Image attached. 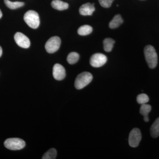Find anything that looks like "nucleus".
I'll use <instances>...</instances> for the list:
<instances>
[{
	"instance_id": "nucleus-1",
	"label": "nucleus",
	"mask_w": 159,
	"mask_h": 159,
	"mask_svg": "<svg viewBox=\"0 0 159 159\" xmlns=\"http://www.w3.org/2000/svg\"><path fill=\"white\" fill-rule=\"evenodd\" d=\"M144 54L149 67L151 69L155 68L158 62L157 55L155 49L152 46H146L144 49Z\"/></svg>"
},
{
	"instance_id": "nucleus-2",
	"label": "nucleus",
	"mask_w": 159,
	"mask_h": 159,
	"mask_svg": "<svg viewBox=\"0 0 159 159\" xmlns=\"http://www.w3.org/2000/svg\"><path fill=\"white\" fill-rule=\"evenodd\" d=\"M93 78V75L91 73L83 72L76 77L74 84L75 88L78 90L83 89L92 81Z\"/></svg>"
},
{
	"instance_id": "nucleus-3",
	"label": "nucleus",
	"mask_w": 159,
	"mask_h": 159,
	"mask_svg": "<svg viewBox=\"0 0 159 159\" xmlns=\"http://www.w3.org/2000/svg\"><path fill=\"white\" fill-rule=\"evenodd\" d=\"M24 19L28 26L32 29H37L39 25V15L33 10L27 11L24 15Z\"/></svg>"
},
{
	"instance_id": "nucleus-4",
	"label": "nucleus",
	"mask_w": 159,
	"mask_h": 159,
	"mask_svg": "<svg viewBox=\"0 0 159 159\" xmlns=\"http://www.w3.org/2000/svg\"><path fill=\"white\" fill-rule=\"evenodd\" d=\"M4 145L10 150H20L25 146V142L22 139L19 138H11L6 139L4 142Z\"/></svg>"
},
{
	"instance_id": "nucleus-5",
	"label": "nucleus",
	"mask_w": 159,
	"mask_h": 159,
	"mask_svg": "<svg viewBox=\"0 0 159 159\" xmlns=\"http://www.w3.org/2000/svg\"><path fill=\"white\" fill-rule=\"evenodd\" d=\"M60 39L58 36H54L51 38L46 42L45 48L48 53H54L59 49L61 45Z\"/></svg>"
},
{
	"instance_id": "nucleus-6",
	"label": "nucleus",
	"mask_w": 159,
	"mask_h": 159,
	"mask_svg": "<svg viewBox=\"0 0 159 159\" xmlns=\"http://www.w3.org/2000/svg\"><path fill=\"white\" fill-rule=\"evenodd\" d=\"M142 139V134L140 129L134 128L130 132L129 137V144L131 147L136 148L139 146Z\"/></svg>"
},
{
	"instance_id": "nucleus-7",
	"label": "nucleus",
	"mask_w": 159,
	"mask_h": 159,
	"mask_svg": "<svg viewBox=\"0 0 159 159\" xmlns=\"http://www.w3.org/2000/svg\"><path fill=\"white\" fill-rule=\"evenodd\" d=\"M107 61V57L104 54L96 53L92 55L90 60V63L93 67H100L104 65Z\"/></svg>"
},
{
	"instance_id": "nucleus-8",
	"label": "nucleus",
	"mask_w": 159,
	"mask_h": 159,
	"mask_svg": "<svg viewBox=\"0 0 159 159\" xmlns=\"http://www.w3.org/2000/svg\"><path fill=\"white\" fill-rule=\"evenodd\" d=\"M14 39L18 45L24 48H28L30 46L29 38L21 32H16L14 35Z\"/></svg>"
},
{
	"instance_id": "nucleus-9",
	"label": "nucleus",
	"mask_w": 159,
	"mask_h": 159,
	"mask_svg": "<svg viewBox=\"0 0 159 159\" xmlns=\"http://www.w3.org/2000/svg\"><path fill=\"white\" fill-rule=\"evenodd\" d=\"M53 75L54 79L61 80L64 79L66 76L65 69L59 64L54 65L53 69Z\"/></svg>"
},
{
	"instance_id": "nucleus-10",
	"label": "nucleus",
	"mask_w": 159,
	"mask_h": 159,
	"mask_svg": "<svg viewBox=\"0 0 159 159\" xmlns=\"http://www.w3.org/2000/svg\"><path fill=\"white\" fill-rule=\"evenodd\" d=\"M94 4L90 3L83 4L79 9V12L83 16H91L95 11Z\"/></svg>"
},
{
	"instance_id": "nucleus-11",
	"label": "nucleus",
	"mask_w": 159,
	"mask_h": 159,
	"mask_svg": "<svg viewBox=\"0 0 159 159\" xmlns=\"http://www.w3.org/2000/svg\"><path fill=\"white\" fill-rule=\"evenodd\" d=\"M51 6L54 9L60 11L66 10L69 7L68 3L64 2L60 0H54L52 1Z\"/></svg>"
},
{
	"instance_id": "nucleus-12",
	"label": "nucleus",
	"mask_w": 159,
	"mask_h": 159,
	"mask_svg": "<svg viewBox=\"0 0 159 159\" xmlns=\"http://www.w3.org/2000/svg\"><path fill=\"white\" fill-rule=\"evenodd\" d=\"M151 106L149 104L145 103V104H142L141 106L140 109V113L144 116V120L145 122H148L149 121L148 115L151 110Z\"/></svg>"
},
{
	"instance_id": "nucleus-13",
	"label": "nucleus",
	"mask_w": 159,
	"mask_h": 159,
	"mask_svg": "<svg viewBox=\"0 0 159 159\" xmlns=\"http://www.w3.org/2000/svg\"><path fill=\"white\" fill-rule=\"evenodd\" d=\"M123 20L122 16L120 15H116L114 16L113 19L109 23L110 28L111 29H116L121 25L123 23Z\"/></svg>"
},
{
	"instance_id": "nucleus-14",
	"label": "nucleus",
	"mask_w": 159,
	"mask_h": 159,
	"mask_svg": "<svg viewBox=\"0 0 159 159\" xmlns=\"http://www.w3.org/2000/svg\"><path fill=\"white\" fill-rule=\"evenodd\" d=\"M150 134L153 138H157L159 136V117L154 122L150 128Z\"/></svg>"
},
{
	"instance_id": "nucleus-15",
	"label": "nucleus",
	"mask_w": 159,
	"mask_h": 159,
	"mask_svg": "<svg viewBox=\"0 0 159 159\" xmlns=\"http://www.w3.org/2000/svg\"><path fill=\"white\" fill-rule=\"evenodd\" d=\"M93 31V28L88 25H84L80 27L77 32L79 35H87L90 34Z\"/></svg>"
},
{
	"instance_id": "nucleus-16",
	"label": "nucleus",
	"mask_w": 159,
	"mask_h": 159,
	"mask_svg": "<svg viewBox=\"0 0 159 159\" xmlns=\"http://www.w3.org/2000/svg\"><path fill=\"white\" fill-rule=\"evenodd\" d=\"M115 43V40L112 39H105L103 41V48L105 51L107 52L111 51Z\"/></svg>"
},
{
	"instance_id": "nucleus-17",
	"label": "nucleus",
	"mask_w": 159,
	"mask_h": 159,
	"mask_svg": "<svg viewBox=\"0 0 159 159\" xmlns=\"http://www.w3.org/2000/svg\"><path fill=\"white\" fill-rule=\"evenodd\" d=\"M5 4L8 8L11 9H15L24 6L25 3L22 2H11L9 0H4Z\"/></svg>"
},
{
	"instance_id": "nucleus-18",
	"label": "nucleus",
	"mask_w": 159,
	"mask_h": 159,
	"mask_svg": "<svg viewBox=\"0 0 159 159\" xmlns=\"http://www.w3.org/2000/svg\"><path fill=\"white\" fill-rule=\"evenodd\" d=\"M79 55L76 52H71L68 55L67 61L70 64H74L78 61L79 59Z\"/></svg>"
},
{
	"instance_id": "nucleus-19",
	"label": "nucleus",
	"mask_w": 159,
	"mask_h": 159,
	"mask_svg": "<svg viewBox=\"0 0 159 159\" xmlns=\"http://www.w3.org/2000/svg\"><path fill=\"white\" fill-rule=\"evenodd\" d=\"M57 156V151L55 148H52L49 149L43 156V159H54Z\"/></svg>"
},
{
	"instance_id": "nucleus-20",
	"label": "nucleus",
	"mask_w": 159,
	"mask_h": 159,
	"mask_svg": "<svg viewBox=\"0 0 159 159\" xmlns=\"http://www.w3.org/2000/svg\"><path fill=\"white\" fill-rule=\"evenodd\" d=\"M137 101L139 104H145L149 101V97L146 94H141L137 97Z\"/></svg>"
},
{
	"instance_id": "nucleus-21",
	"label": "nucleus",
	"mask_w": 159,
	"mask_h": 159,
	"mask_svg": "<svg viewBox=\"0 0 159 159\" xmlns=\"http://www.w3.org/2000/svg\"><path fill=\"white\" fill-rule=\"evenodd\" d=\"M114 0H99L100 5L104 8H109L111 6Z\"/></svg>"
},
{
	"instance_id": "nucleus-22",
	"label": "nucleus",
	"mask_w": 159,
	"mask_h": 159,
	"mask_svg": "<svg viewBox=\"0 0 159 159\" xmlns=\"http://www.w3.org/2000/svg\"><path fill=\"white\" fill-rule=\"evenodd\" d=\"M2 47L0 46V57L2 56Z\"/></svg>"
},
{
	"instance_id": "nucleus-23",
	"label": "nucleus",
	"mask_w": 159,
	"mask_h": 159,
	"mask_svg": "<svg viewBox=\"0 0 159 159\" xmlns=\"http://www.w3.org/2000/svg\"><path fill=\"white\" fill-rule=\"evenodd\" d=\"M2 13L1 9H0V18H2Z\"/></svg>"
}]
</instances>
